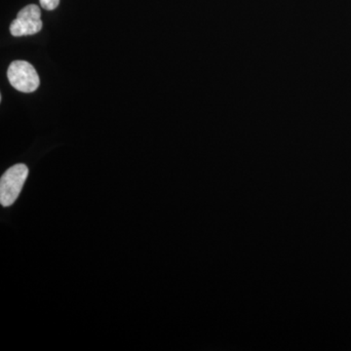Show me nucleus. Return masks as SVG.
<instances>
[{
  "mask_svg": "<svg viewBox=\"0 0 351 351\" xmlns=\"http://www.w3.org/2000/svg\"><path fill=\"white\" fill-rule=\"evenodd\" d=\"M29 175V168L25 164H16L2 175L0 180V203L9 207L17 200Z\"/></svg>",
  "mask_w": 351,
  "mask_h": 351,
  "instance_id": "1",
  "label": "nucleus"
},
{
  "mask_svg": "<svg viewBox=\"0 0 351 351\" xmlns=\"http://www.w3.org/2000/svg\"><path fill=\"white\" fill-rule=\"evenodd\" d=\"M7 77L10 84L23 93H32L40 84L36 69L25 61L12 62L7 71Z\"/></svg>",
  "mask_w": 351,
  "mask_h": 351,
  "instance_id": "2",
  "label": "nucleus"
},
{
  "mask_svg": "<svg viewBox=\"0 0 351 351\" xmlns=\"http://www.w3.org/2000/svg\"><path fill=\"white\" fill-rule=\"evenodd\" d=\"M40 8L36 4L24 7L18 13L17 18L11 23L10 32L13 36H32L43 29Z\"/></svg>",
  "mask_w": 351,
  "mask_h": 351,
  "instance_id": "3",
  "label": "nucleus"
},
{
  "mask_svg": "<svg viewBox=\"0 0 351 351\" xmlns=\"http://www.w3.org/2000/svg\"><path fill=\"white\" fill-rule=\"evenodd\" d=\"M43 9L48 11L55 10L60 4V0H39Z\"/></svg>",
  "mask_w": 351,
  "mask_h": 351,
  "instance_id": "4",
  "label": "nucleus"
}]
</instances>
